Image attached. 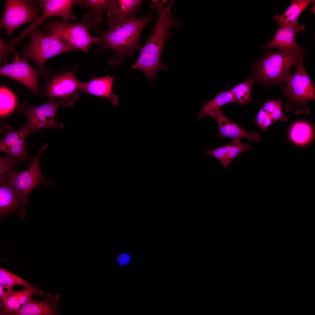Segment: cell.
<instances>
[{
	"label": "cell",
	"mask_w": 315,
	"mask_h": 315,
	"mask_svg": "<svg viewBox=\"0 0 315 315\" xmlns=\"http://www.w3.org/2000/svg\"><path fill=\"white\" fill-rule=\"evenodd\" d=\"M231 102L234 101L230 90L222 91L212 99L204 102L200 112L196 116V118L200 120L212 111Z\"/></svg>",
	"instance_id": "24"
},
{
	"label": "cell",
	"mask_w": 315,
	"mask_h": 315,
	"mask_svg": "<svg viewBox=\"0 0 315 315\" xmlns=\"http://www.w3.org/2000/svg\"><path fill=\"white\" fill-rule=\"evenodd\" d=\"M214 118L218 126V136L221 138L228 137L235 138H245L259 142L260 140V134L257 132H248L227 118L223 113L220 108H216L208 114Z\"/></svg>",
	"instance_id": "16"
},
{
	"label": "cell",
	"mask_w": 315,
	"mask_h": 315,
	"mask_svg": "<svg viewBox=\"0 0 315 315\" xmlns=\"http://www.w3.org/2000/svg\"><path fill=\"white\" fill-rule=\"evenodd\" d=\"M48 145L46 144L41 147L38 155L32 159L28 169L21 172L12 169L7 174L6 177L10 186L28 202V196L35 187L42 184L49 185L53 182L52 179L47 180L43 177L39 167L41 155Z\"/></svg>",
	"instance_id": "7"
},
{
	"label": "cell",
	"mask_w": 315,
	"mask_h": 315,
	"mask_svg": "<svg viewBox=\"0 0 315 315\" xmlns=\"http://www.w3.org/2000/svg\"><path fill=\"white\" fill-rule=\"evenodd\" d=\"M20 160L9 155L1 157L0 159V178L6 176L7 173L14 167L22 164V163Z\"/></svg>",
	"instance_id": "29"
},
{
	"label": "cell",
	"mask_w": 315,
	"mask_h": 315,
	"mask_svg": "<svg viewBox=\"0 0 315 315\" xmlns=\"http://www.w3.org/2000/svg\"><path fill=\"white\" fill-rule=\"evenodd\" d=\"M22 291H14L12 290L10 292L4 303L0 304V315H12L20 308L18 301Z\"/></svg>",
	"instance_id": "26"
},
{
	"label": "cell",
	"mask_w": 315,
	"mask_h": 315,
	"mask_svg": "<svg viewBox=\"0 0 315 315\" xmlns=\"http://www.w3.org/2000/svg\"><path fill=\"white\" fill-rule=\"evenodd\" d=\"M305 27L303 25H279L273 39L261 47L263 49L276 48L292 53L306 51L304 47L298 45L295 38L296 35Z\"/></svg>",
	"instance_id": "13"
},
{
	"label": "cell",
	"mask_w": 315,
	"mask_h": 315,
	"mask_svg": "<svg viewBox=\"0 0 315 315\" xmlns=\"http://www.w3.org/2000/svg\"><path fill=\"white\" fill-rule=\"evenodd\" d=\"M305 51L292 53L280 50H267L263 57L254 64L252 77L254 83H260L269 88L276 85L281 90L283 83L292 75L293 67L303 60Z\"/></svg>",
	"instance_id": "3"
},
{
	"label": "cell",
	"mask_w": 315,
	"mask_h": 315,
	"mask_svg": "<svg viewBox=\"0 0 315 315\" xmlns=\"http://www.w3.org/2000/svg\"><path fill=\"white\" fill-rule=\"evenodd\" d=\"M253 149L249 143L241 142L240 138L233 139V141L228 145L212 150L206 151L205 154L210 155L218 159L227 169L231 162L237 156L248 150Z\"/></svg>",
	"instance_id": "20"
},
{
	"label": "cell",
	"mask_w": 315,
	"mask_h": 315,
	"mask_svg": "<svg viewBox=\"0 0 315 315\" xmlns=\"http://www.w3.org/2000/svg\"><path fill=\"white\" fill-rule=\"evenodd\" d=\"M0 279L5 282L6 286L12 289L14 286L18 285H22L23 287L32 285L30 282L1 267L0 268Z\"/></svg>",
	"instance_id": "28"
},
{
	"label": "cell",
	"mask_w": 315,
	"mask_h": 315,
	"mask_svg": "<svg viewBox=\"0 0 315 315\" xmlns=\"http://www.w3.org/2000/svg\"><path fill=\"white\" fill-rule=\"evenodd\" d=\"M0 217L16 213L21 218L25 216V206L28 202L10 186L6 177L0 178Z\"/></svg>",
	"instance_id": "14"
},
{
	"label": "cell",
	"mask_w": 315,
	"mask_h": 315,
	"mask_svg": "<svg viewBox=\"0 0 315 315\" xmlns=\"http://www.w3.org/2000/svg\"><path fill=\"white\" fill-rule=\"evenodd\" d=\"M314 135L313 128L308 123L299 121L294 123L290 131L291 140L299 145L306 144L312 139Z\"/></svg>",
	"instance_id": "23"
},
{
	"label": "cell",
	"mask_w": 315,
	"mask_h": 315,
	"mask_svg": "<svg viewBox=\"0 0 315 315\" xmlns=\"http://www.w3.org/2000/svg\"><path fill=\"white\" fill-rule=\"evenodd\" d=\"M314 0H293L281 15H274L273 19L278 25H297L298 18L303 11Z\"/></svg>",
	"instance_id": "22"
},
{
	"label": "cell",
	"mask_w": 315,
	"mask_h": 315,
	"mask_svg": "<svg viewBox=\"0 0 315 315\" xmlns=\"http://www.w3.org/2000/svg\"><path fill=\"white\" fill-rule=\"evenodd\" d=\"M130 259V256L127 253H123L119 255L118 256L117 260L119 265H124L129 262Z\"/></svg>",
	"instance_id": "34"
},
{
	"label": "cell",
	"mask_w": 315,
	"mask_h": 315,
	"mask_svg": "<svg viewBox=\"0 0 315 315\" xmlns=\"http://www.w3.org/2000/svg\"><path fill=\"white\" fill-rule=\"evenodd\" d=\"M254 83L253 79L251 77L231 90L234 102L244 105L251 102V89Z\"/></svg>",
	"instance_id": "25"
},
{
	"label": "cell",
	"mask_w": 315,
	"mask_h": 315,
	"mask_svg": "<svg viewBox=\"0 0 315 315\" xmlns=\"http://www.w3.org/2000/svg\"><path fill=\"white\" fill-rule=\"evenodd\" d=\"M10 50L9 44L8 43L6 44L0 38V57L1 60L2 62L4 59H5L6 56L5 54L7 53V52Z\"/></svg>",
	"instance_id": "33"
},
{
	"label": "cell",
	"mask_w": 315,
	"mask_h": 315,
	"mask_svg": "<svg viewBox=\"0 0 315 315\" xmlns=\"http://www.w3.org/2000/svg\"><path fill=\"white\" fill-rule=\"evenodd\" d=\"M110 0H77L75 4L90 9L91 12L84 15L83 20L88 22L91 28L98 33L102 22V15L108 8Z\"/></svg>",
	"instance_id": "21"
},
{
	"label": "cell",
	"mask_w": 315,
	"mask_h": 315,
	"mask_svg": "<svg viewBox=\"0 0 315 315\" xmlns=\"http://www.w3.org/2000/svg\"><path fill=\"white\" fill-rule=\"evenodd\" d=\"M0 115L4 116L13 109L16 105V100L14 95L4 87L0 88Z\"/></svg>",
	"instance_id": "27"
},
{
	"label": "cell",
	"mask_w": 315,
	"mask_h": 315,
	"mask_svg": "<svg viewBox=\"0 0 315 315\" xmlns=\"http://www.w3.org/2000/svg\"><path fill=\"white\" fill-rule=\"evenodd\" d=\"M59 295L53 297L47 293L43 299L38 301L32 297L12 315H58L61 314L57 309Z\"/></svg>",
	"instance_id": "17"
},
{
	"label": "cell",
	"mask_w": 315,
	"mask_h": 315,
	"mask_svg": "<svg viewBox=\"0 0 315 315\" xmlns=\"http://www.w3.org/2000/svg\"><path fill=\"white\" fill-rule=\"evenodd\" d=\"M153 19L152 13L145 17L137 18L133 14L126 20L116 23L108 29L97 33L99 41L96 52L110 49L114 53L108 63L111 65L120 64L125 55L130 57L135 50L141 51L139 39L146 25Z\"/></svg>",
	"instance_id": "2"
},
{
	"label": "cell",
	"mask_w": 315,
	"mask_h": 315,
	"mask_svg": "<svg viewBox=\"0 0 315 315\" xmlns=\"http://www.w3.org/2000/svg\"><path fill=\"white\" fill-rule=\"evenodd\" d=\"M274 122V121L269 114L260 127L262 131H265L267 130L268 127Z\"/></svg>",
	"instance_id": "36"
},
{
	"label": "cell",
	"mask_w": 315,
	"mask_h": 315,
	"mask_svg": "<svg viewBox=\"0 0 315 315\" xmlns=\"http://www.w3.org/2000/svg\"><path fill=\"white\" fill-rule=\"evenodd\" d=\"M174 1L172 0L168 5L165 4V0L152 1L151 8L157 12V19L137 60L132 66L133 69L141 71L147 76L153 77L158 70L167 69L160 60L162 49L168 37L172 34L169 31L170 27L181 25L171 15V9Z\"/></svg>",
	"instance_id": "1"
},
{
	"label": "cell",
	"mask_w": 315,
	"mask_h": 315,
	"mask_svg": "<svg viewBox=\"0 0 315 315\" xmlns=\"http://www.w3.org/2000/svg\"><path fill=\"white\" fill-rule=\"evenodd\" d=\"M295 71L286 81V85L281 90L282 96L288 101L285 109L287 112L293 108L297 114H308L310 109L308 103L315 99V85L305 68L303 60L295 66Z\"/></svg>",
	"instance_id": "4"
},
{
	"label": "cell",
	"mask_w": 315,
	"mask_h": 315,
	"mask_svg": "<svg viewBox=\"0 0 315 315\" xmlns=\"http://www.w3.org/2000/svg\"><path fill=\"white\" fill-rule=\"evenodd\" d=\"M115 79V77L108 76L94 78L90 82L82 83L80 90L82 92L107 99L115 105L118 101L117 96L112 93V85Z\"/></svg>",
	"instance_id": "19"
},
{
	"label": "cell",
	"mask_w": 315,
	"mask_h": 315,
	"mask_svg": "<svg viewBox=\"0 0 315 315\" xmlns=\"http://www.w3.org/2000/svg\"><path fill=\"white\" fill-rule=\"evenodd\" d=\"M82 83L71 71L57 75L52 79L47 86L46 94L50 97L59 98L61 105L69 107L77 99Z\"/></svg>",
	"instance_id": "10"
},
{
	"label": "cell",
	"mask_w": 315,
	"mask_h": 315,
	"mask_svg": "<svg viewBox=\"0 0 315 315\" xmlns=\"http://www.w3.org/2000/svg\"><path fill=\"white\" fill-rule=\"evenodd\" d=\"M140 0H110L107 11L110 27L127 20L139 8Z\"/></svg>",
	"instance_id": "18"
},
{
	"label": "cell",
	"mask_w": 315,
	"mask_h": 315,
	"mask_svg": "<svg viewBox=\"0 0 315 315\" xmlns=\"http://www.w3.org/2000/svg\"><path fill=\"white\" fill-rule=\"evenodd\" d=\"M39 18L37 7L29 0H6L0 20V27L10 38L14 30L19 27Z\"/></svg>",
	"instance_id": "8"
},
{
	"label": "cell",
	"mask_w": 315,
	"mask_h": 315,
	"mask_svg": "<svg viewBox=\"0 0 315 315\" xmlns=\"http://www.w3.org/2000/svg\"><path fill=\"white\" fill-rule=\"evenodd\" d=\"M4 128L6 133L0 143V151L20 159L32 160L26 151L24 145L25 137L29 133L28 129L24 126L20 130L14 132L7 125H5Z\"/></svg>",
	"instance_id": "15"
},
{
	"label": "cell",
	"mask_w": 315,
	"mask_h": 315,
	"mask_svg": "<svg viewBox=\"0 0 315 315\" xmlns=\"http://www.w3.org/2000/svg\"><path fill=\"white\" fill-rule=\"evenodd\" d=\"M284 98L282 96L279 99L276 100L269 114L274 122L277 121H286L288 119V116L284 115L282 111L281 102Z\"/></svg>",
	"instance_id": "31"
},
{
	"label": "cell",
	"mask_w": 315,
	"mask_h": 315,
	"mask_svg": "<svg viewBox=\"0 0 315 315\" xmlns=\"http://www.w3.org/2000/svg\"><path fill=\"white\" fill-rule=\"evenodd\" d=\"M6 286V285H0V304H2L4 303L6 298L10 292L12 290V288H10L5 291V290Z\"/></svg>",
	"instance_id": "35"
},
{
	"label": "cell",
	"mask_w": 315,
	"mask_h": 315,
	"mask_svg": "<svg viewBox=\"0 0 315 315\" xmlns=\"http://www.w3.org/2000/svg\"><path fill=\"white\" fill-rule=\"evenodd\" d=\"M10 49L14 55V61L0 69L1 74L17 80L34 93H38V78L43 72L32 67L28 62L27 58H19L13 49L12 45L10 46Z\"/></svg>",
	"instance_id": "11"
},
{
	"label": "cell",
	"mask_w": 315,
	"mask_h": 315,
	"mask_svg": "<svg viewBox=\"0 0 315 315\" xmlns=\"http://www.w3.org/2000/svg\"><path fill=\"white\" fill-rule=\"evenodd\" d=\"M269 114V113L262 107L260 108L256 118L255 119L254 123L260 127L265 118Z\"/></svg>",
	"instance_id": "32"
},
{
	"label": "cell",
	"mask_w": 315,
	"mask_h": 315,
	"mask_svg": "<svg viewBox=\"0 0 315 315\" xmlns=\"http://www.w3.org/2000/svg\"><path fill=\"white\" fill-rule=\"evenodd\" d=\"M60 105V102H55L51 99L44 104L33 108L26 107L22 103L18 109L27 115V123L24 126L30 133L46 127L62 128L63 124H57L55 120V114Z\"/></svg>",
	"instance_id": "9"
},
{
	"label": "cell",
	"mask_w": 315,
	"mask_h": 315,
	"mask_svg": "<svg viewBox=\"0 0 315 315\" xmlns=\"http://www.w3.org/2000/svg\"><path fill=\"white\" fill-rule=\"evenodd\" d=\"M19 298L18 302L21 307L25 304L32 297L33 295L43 297L44 296L45 292L40 290L37 287L32 285L26 287H24Z\"/></svg>",
	"instance_id": "30"
},
{
	"label": "cell",
	"mask_w": 315,
	"mask_h": 315,
	"mask_svg": "<svg viewBox=\"0 0 315 315\" xmlns=\"http://www.w3.org/2000/svg\"><path fill=\"white\" fill-rule=\"evenodd\" d=\"M46 26L47 35H53L64 43L86 53L92 43H98L99 39L92 36L89 33L91 27L83 20L80 22L69 23L59 20H50Z\"/></svg>",
	"instance_id": "5"
},
{
	"label": "cell",
	"mask_w": 315,
	"mask_h": 315,
	"mask_svg": "<svg viewBox=\"0 0 315 315\" xmlns=\"http://www.w3.org/2000/svg\"><path fill=\"white\" fill-rule=\"evenodd\" d=\"M29 35V43L23 50V55L34 61L45 73L44 64L47 59L61 53L77 50L56 36L45 35L35 28Z\"/></svg>",
	"instance_id": "6"
},
{
	"label": "cell",
	"mask_w": 315,
	"mask_h": 315,
	"mask_svg": "<svg viewBox=\"0 0 315 315\" xmlns=\"http://www.w3.org/2000/svg\"><path fill=\"white\" fill-rule=\"evenodd\" d=\"M314 8H315L314 5H314L313 6V7L311 8V10L312 11H313V12L314 13H315V11H314Z\"/></svg>",
	"instance_id": "37"
},
{
	"label": "cell",
	"mask_w": 315,
	"mask_h": 315,
	"mask_svg": "<svg viewBox=\"0 0 315 315\" xmlns=\"http://www.w3.org/2000/svg\"><path fill=\"white\" fill-rule=\"evenodd\" d=\"M39 5L43 10L42 14L36 21L22 32L17 38L10 40L12 45H18L24 37L29 34L37 26L47 18L54 16H60L63 21L68 22L73 17L71 11L73 3L71 0H41L39 1Z\"/></svg>",
	"instance_id": "12"
}]
</instances>
